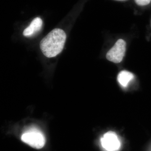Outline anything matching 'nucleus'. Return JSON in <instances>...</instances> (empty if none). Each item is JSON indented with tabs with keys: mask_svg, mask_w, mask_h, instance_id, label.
<instances>
[{
	"mask_svg": "<svg viewBox=\"0 0 151 151\" xmlns=\"http://www.w3.org/2000/svg\"><path fill=\"white\" fill-rule=\"evenodd\" d=\"M22 140L33 148H42L45 143V138L42 133L35 128H31L22 134Z\"/></svg>",
	"mask_w": 151,
	"mask_h": 151,
	"instance_id": "nucleus-2",
	"label": "nucleus"
},
{
	"mask_svg": "<svg viewBox=\"0 0 151 151\" xmlns=\"http://www.w3.org/2000/svg\"><path fill=\"white\" fill-rule=\"evenodd\" d=\"M118 1H124V0H118Z\"/></svg>",
	"mask_w": 151,
	"mask_h": 151,
	"instance_id": "nucleus-8",
	"label": "nucleus"
},
{
	"mask_svg": "<svg viewBox=\"0 0 151 151\" xmlns=\"http://www.w3.org/2000/svg\"><path fill=\"white\" fill-rule=\"evenodd\" d=\"M151 0H135V2L138 5L146 6L149 4Z\"/></svg>",
	"mask_w": 151,
	"mask_h": 151,
	"instance_id": "nucleus-7",
	"label": "nucleus"
},
{
	"mask_svg": "<svg viewBox=\"0 0 151 151\" xmlns=\"http://www.w3.org/2000/svg\"><path fill=\"white\" fill-rule=\"evenodd\" d=\"M42 21L39 17L34 19L29 26L24 30L23 35L25 36H30L34 34L40 30L42 27Z\"/></svg>",
	"mask_w": 151,
	"mask_h": 151,
	"instance_id": "nucleus-5",
	"label": "nucleus"
},
{
	"mask_svg": "<svg viewBox=\"0 0 151 151\" xmlns=\"http://www.w3.org/2000/svg\"><path fill=\"white\" fill-rule=\"evenodd\" d=\"M134 78L133 73L127 70H122L118 75L117 79L122 87H126Z\"/></svg>",
	"mask_w": 151,
	"mask_h": 151,
	"instance_id": "nucleus-6",
	"label": "nucleus"
},
{
	"mask_svg": "<svg viewBox=\"0 0 151 151\" xmlns=\"http://www.w3.org/2000/svg\"><path fill=\"white\" fill-rule=\"evenodd\" d=\"M126 50V42L123 40L119 39L107 52L106 58L114 63H119L123 60Z\"/></svg>",
	"mask_w": 151,
	"mask_h": 151,
	"instance_id": "nucleus-4",
	"label": "nucleus"
},
{
	"mask_svg": "<svg viewBox=\"0 0 151 151\" xmlns=\"http://www.w3.org/2000/svg\"><path fill=\"white\" fill-rule=\"evenodd\" d=\"M66 38V34L63 30H52L41 41L40 46L42 52L47 58L56 56L63 50Z\"/></svg>",
	"mask_w": 151,
	"mask_h": 151,
	"instance_id": "nucleus-1",
	"label": "nucleus"
},
{
	"mask_svg": "<svg viewBox=\"0 0 151 151\" xmlns=\"http://www.w3.org/2000/svg\"><path fill=\"white\" fill-rule=\"evenodd\" d=\"M101 146L105 151H118L121 148V142L116 133L109 132L100 139Z\"/></svg>",
	"mask_w": 151,
	"mask_h": 151,
	"instance_id": "nucleus-3",
	"label": "nucleus"
}]
</instances>
